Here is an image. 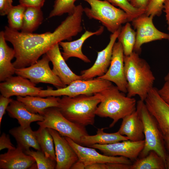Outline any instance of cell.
I'll list each match as a JSON object with an SVG mask.
<instances>
[{"instance_id": "cell-1", "label": "cell", "mask_w": 169, "mask_h": 169, "mask_svg": "<svg viewBox=\"0 0 169 169\" xmlns=\"http://www.w3.org/2000/svg\"><path fill=\"white\" fill-rule=\"evenodd\" d=\"M84 8L76 6L74 13L68 15L53 32L43 33H24L5 26L4 31L7 41L13 45L15 54L13 63L16 69L30 66L36 62L54 45L65 40L70 41L81 33Z\"/></svg>"}, {"instance_id": "cell-2", "label": "cell", "mask_w": 169, "mask_h": 169, "mask_svg": "<svg viewBox=\"0 0 169 169\" xmlns=\"http://www.w3.org/2000/svg\"><path fill=\"white\" fill-rule=\"evenodd\" d=\"M133 51L129 56H124L125 76L127 83V95L133 97L138 95L144 101L153 87L155 78L148 63Z\"/></svg>"}, {"instance_id": "cell-3", "label": "cell", "mask_w": 169, "mask_h": 169, "mask_svg": "<svg viewBox=\"0 0 169 169\" xmlns=\"http://www.w3.org/2000/svg\"><path fill=\"white\" fill-rule=\"evenodd\" d=\"M102 98L100 93L73 97L63 96L59 99L58 108L62 114L72 122L84 126L93 125L95 111Z\"/></svg>"}, {"instance_id": "cell-4", "label": "cell", "mask_w": 169, "mask_h": 169, "mask_svg": "<svg viewBox=\"0 0 169 169\" xmlns=\"http://www.w3.org/2000/svg\"><path fill=\"white\" fill-rule=\"evenodd\" d=\"M102 100L98 105L95 114L101 117H109L113 120L109 127H113L118 121L135 111L136 99L126 96L116 86L112 85L100 92Z\"/></svg>"}, {"instance_id": "cell-5", "label": "cell", "mask_w": 169, "mask_h": 169, "mask_svg": "<svg viewBox=\"0 0 169 169\" xmlns=\"http://www.w3.org/2000/svg\"><path fill=\"white\" fill-rule=\"evenodd\" d=\"M136 110L143 123L145 136L144 146L139 157L146 156L151 151H154L166 161L167 155L164 136L157 123L146 108L144 101L137 102Z\"/></svg>"}, {"instance_id": "cell-6", "label": "cell", "mask_w": 169, "mask_h": 169, "mask_svg": "<svg viewBox=\"0 0 169 169\" xmlns=\"http://www.w3.org/2000/svg\"><path fill=\"white\" fill-rule=\"evenodd\" d=\"M90 8H84V13L89 19L99 21L110 32L113 33L128 22L126 13L109 2L101 0H83Z\"/></svg>"}, {"instance_id": "cell-7", "label": "cell", "mask_w": 169, "mask_h": 169, "mask_svg": "<svg viewBox=\"0 0 169 169\" xmlns=\"http://www.w3.org/2000/svg\"><path fill=\"white\" fill-rule=\"evenodd\" d=\"M42 115L43 120L37 122L39 127L53 129L61 136L69 137L79 145L82 138L88 135L85 126L68 120L58 107H51L46 109Z\"/></svg>"}, {"instance_id": "cell-8", "label": "cell", "mask_w": 169, "mask_h": 169, "mask_svg": "<svg viewBox=\"0 0 169 169\" xmlns=\"http://www.w3.org/2000/svg\"><path fill=\"white\" fill-rule=\"evenodd\" d=\"M112 85V82L98 78L87 80L77 79L64 87L56 90L48 87L46 90H41L38 96L73 97L83 94L92 95L100 93Z\"/></svg>"}, {"instance_id": "cell-9", "label": "cell", "mask_w": 169, "mask_h": 169, "mask_svg": "<svg viewBox=\"0 0 169 169\" xmlns=\"http://www.w3.org/2000/svg\"><path fill=\"white\" fill-rule=\"evenodd\" d=\"M50 61L45 54L41 59L34 64L27 67L16 69L15 74L28 79L36 84L40 83L49 84L57 89L65 87L50 69Z\"/></svg>"}, {"instance_id": "cell-10", "label": "cell", "mask_w": 169, "mask_h": 169, "mask_svg": "<svg viewBox=\"0 0 169 169\" xmlns=\"http://www.w3.org/2000/svg\"><path fill=\"white\" fill-rule=\"evenodd\" d=\"M154 17L144 13L133 20L132 25L136 30V40L133 51L140 54L141 47L152 41L167 39L168 34L158 30L153 23Z\"/></svg>"}, {"instance_id": "cell-11", "label": "cell", "mask_w": 169, "mask_h": 169, "mask_svg": "<svg viewBox=\"0 0 169 169\" xmlns=\"http://www.w3.org/2000/svg\"><path fill=\"white\" fill-rule=\"evenodd\" d=\"M124 54L122 46L119 41L114 45L110 66L103 76L97 78L114 83L119 90L126 93L127 83L124 73Z\"/></svg>"}, {"instance_id": "cell-12", "label": "cell", "mask_w": 169, "mask_h": 169, "mask_svg": "<svg viewBox=\"0 0 169 169\" xmlns=\"http://www.w3.org/2000/svg\"><path fill=\"white\" fill-rule=\"evenodd\" d=\"M144 143V140L134 141L128 140L106 145L95 144L89 147L98 149L106 156H124L132 161L138 158Z\"/></svg>"}, {"instance_id": "cell-13", "label": "cell", "mask_w": 169, "mask_h": 169, "mask_svg": "<svg viewBox=\"0 0 169 169\" xmlns=\"http://www.w3.org/2000/svg\"><path fill=\"white\" fill-rule=\"evenodd\" d=\"M144 102L163 135L169 134V104L161 97L157 88L150 90Z\"/></svg>"}, {"instance_id": "cell-14", "label": "cell", "mask_w": 169, "mask_h": 169, "mask_svg": "<svg viewBox=\"0 0 169 169\" xmlns=\"http://www.w3.org/2000/svg\"><path fill=\"white\" fill-rule=\"evenodd\" d=\"M41 87L21 76H12L0 83L1 95L8 98L13 96H38Z\"/></svg>"}, {"instance_id": "cell-15", "label": "cell", "mask_w": 169, "mask_h": 169, "mask_svg": "<svg viewBox=\"0 0 169 169\" xmlns=\"http://www.w3.org/2000/svg\"><path fill=\"white\" fill-rule=\"evenodd\" d=\"M77 154L79 160L86 166L96 163H120L131 165L132 161L122 156H110L100 154L95 148L84 146L64 137Z\"/></svg>"}, {"instance_id": "cell-16", "label": "cell", "mask_w": 169, "mask_h": 169, "mask_svg": "<svg viewBox=\"0 0 169 169\" xmlns=\"http://www.w3.org/2000/svg\"><path fill=\"white\" fill-rule=\"evenodd\" d=\"M120 28L112 33L107 46L102 50L97 52V58L93 65L89 69L81 71V76L82 79H89L96 77H100L106 72L110 64L113 46L117 38Z\"/></svg>"}, {"instance_id": "cell-17", "label": "cell", "mask_w": 169, "mask_h": 169, "mask_svg": "<svg viewBox=\"0 0 169 169\" xmlns=\"http://www.w3.org/2000/svg\"><path fill=\"white\" fill-rule=\"evenodd\" d=\"M47 129L54 140L56 156L55 169H70L79 160L77 154L64 137L53 129Z\"/></svg>"}, {"instance_id": "cell-18", "label": "cell", "mask_w": 169, "mask_h": 169, "mask_svg": "<svg viewBox=\"0 0 169 169\" xmlns=\"http://www.w3.org/2000/svg\"><path fill=\"white\" fill-rule=\"evenodd\" d=\"M46 54L52 63L53 72L64 85H68L76 80L82 79L81 76L74 73L66 63L60 52L59 44L53 47Z\"/></svg>"}, {"instance_id": "cell-19", "label": "cell", "mask_w": 169, "mask_h": 169, "mask_svg": "<svg viewBox=\"0 0 169 169\" xmlns=\"http://www.w3.org/2000/svg\"><path fill=\"white\" fill-rule=\"evenodd\" d=\"M35 162L33 157L26 154L17 146L0 155V169H32Z\"/></svg>"}, {"instance_id": "cell-20", "label": "cell", "mask_w": 169, "mask_h": 169, "mask_svg": "<svg viewBox=\"0 0 169 169\" xmlns=\"http://www.w3.org/2000/svg\"><path fill=\"white\" fill-rule=\"evenodd\" d=\"M104 31V26H100L95 32L86 30L81 37L73 41L60 42L59 44L62 47V55L65 60H67L71 57L78 58L85 63H90V59L85 55L82 51L83 45L85 41L92 36L101 34Z\"/></svg>"}, {"instance_id": "cell-21", "label": "cell", "mask_w": 169, "mask_h": 169, "mask_svg": "<svg viewBox=\"0 0 169 169\" xmlns=\"http://www.w3.org/2000/svg\"><path fill=\"white\" fill-rule=\"evenodd\" d=\"M118 131L127 137L130 140L137 141L144 140L142 121L136 110L122 119Z\"/></svg>"}, {"instance_id": "cell-22", "label": "cell", "mask_w": 169, "mask_h": 169, "mask_svg": "<svg viewBox=\"0 0 169 169\" xmlns=\"http://www.w3.org/2000/svg\"><path fill=\"white\" fill-rule=\"evenodd\" d=\"M6 110L11 118L16 119L20 126L27 127L31 123L35 121H42L43 115L30 111L21 102L16 100L10 103Z\"/></svg>"}, {"instance_id": "cell-23", "label": "cell", "mask_w": 169, "mask_h": 169, "mask_svg": "<svg viewBox=\"0 0 169 169\" xmlns=\"http://www.w3.org/2000/svg\"><path fill=\"white\" fill-rule=\"evenodd\" d=\"M4 31L0 32V81L2 82L15 74L11 60L15 57L14 49L7 44Z\"/></svg>"}, {"instance_id": "cell-24", "label": "cell", "mask_w": 169, "mask_h": 169, "mask_svg": "<svg viewBox=\"0 0 169 169\" xmlns=\"http://www.w3.org/2000/svg\"><path fill=\"white\" fill-rule=\"evenodd\" d=\"M59 97L50 96L43 98L38 96H18L17 100L22 102L31 112L43 115L45 110L49 107L59 106Z\"/></svg>"}, {"instance_id": "cell-25", "label": "cell", "mask_w": 169, "mask_h": 169, "mask_svg": "<svg viewBox=\"0 0 169 169\" xmlns=\"http://www.w3.org/2000/svg\"><path fill=\"white\" fill-rule=\"evenodd\" d=\"M9 133L15 139L17 146L24 152L32 147L37 151H41L36 139L34 131L30 126L23 127L20 126L11 129Z\"/></svg>"}, {"instance_id": "cell-26", "label": "cell", "mask_w": 169, "mask_h": 169, "mask_svg": "<svg viewBox=\"0 0 169 169\" xmlns=\"http://www.w3.org/2000/svg\"><path fill=\"white\" fill-rule=\"evenodd\" d=\"M105 128H98L95 135L83 136L81 140L80 145L89 147L95 144L106 145L129 140L127 137L121 135L118 131L110 133L105 132L104 130Z\"/></svg>"}, {"instance_id": "cell-27", "label": "cell", "mask_w": 169, "mask_h": 169, "mask_svg": "<svg viewBox=\"0 0 169 169\" xmlns=\"http://www.w3.org/2000/svg\"><path fill=\"white\" fill-rule=\"evenodd\" d=\"M41 8L27 7L24 12L21 32L32 33L42 23L44 17Z\"/></svg>"}, {"instance_id": "cell-28", "label": "cell", "mask_w": 169, "mask_h": 169, "mask_svg": "<svg viewBox=\"0 0 169 169\" xmlns=\"http://www.w3.org/2000/svg\"><path fill=\"white\" fill-rule=\"evenodd\" d=\"M166 169V161L157 153L151 151L145 156L138 158L131 166L130 169Z\"/></svg>"}, {"instance_id": "cell-29", "label": "cell", "mask_w": 169, "mask_h": 169, "mask_svg": "<svg viewBox=\"0 0 169 169\" xmlns=\"http://www.w3.org/2000/svg\"><path fill=\"white\" fill-rule=\"evenodd\" d=\"M34 133L41 151L46 156L56 161L54 140L47 128L39 127Z\"/></svg>"}, {"instance_id": "cell-30", "label": "cell", "mask_w": 169, "mask_h": 169, "mask_svg": "<svg viewBox=\"0 0 169 169\" xmlns=\"http://www.w3.org/2000/svg\"><path fill=\"white\" fill-rule=\"evenodd\" d=\"M117 39L121 44L125 56H129L133 52L136 40V32L129 22L121 27Z\"/></svg>"}, {"instance_id": "cell-31", "label": "cell", "mask_w": 169, "mask_h": 169, "mask_svg": "<svg viewBox=\"0 0 169 169\" xmlns=\"http://www.w3.org/2000/svg\"><path fill=\"white\" fill-rule=\"evenodd\" d=\"M26 8L20 4L13 6L7 15L9 28L17 31L21 30Z\"/></svg>"}, {"instance_id": "cell-32", "label": "cell", "mask_w": 169, "mask_h": 169, "mask_svg": "<svg viewBox=\"0 0 169 169\" xmlns=\"http://www.w3.org/2000/svg\"><path fill=\"white\" fill-rule=\"evenodd\" d=\"M77 0H55L48 18L60 16L65 13L73 14L76 7L75 2Z\"/></svg>"}, {"instance_id": "cell-33", "label": "cell", "mask_w": 169, "mask_h": 169, "mask_svg": "<svg viewBox=\"0 0 169 169\" xmlns=\"http://www.w3.org/2000/svg\"><path fill=\"white\" fill-rule=\"evenodd\" d=\"M106 1L115 7H118L124 11L128 16V22L145 13V10L134 8L128 0H103Z\"/></svg>"}, {"instance_id": "cell-34", "label": "cell", "mask_w": 169, "mask_h": 169, "mask_svg": "<svg viewBox=\"0 0 169 169\" xmlns=\"http://www.w3.org/2000/svg\"><path fill=\"white\" fill-rule=\"evenodd\" d=\"M35 160L37 169H54L56 166V161L46 156L41 151H33L29 149L24 152Z\"/></svg>"}, {"instance_id": "cell-35", "label": "cell", "mask_w": 169, "mask_h": 169, "mask_svg": "<svg viewBox=\"0 0 169 169\" xmlns=\"http://www.w3.org/2000/svg\"><path fill=\"white\" fill-rule=\"evenodd\" d=\"M166 0H150L145 13L147 16L154 17L159 16L162 13L163 5Z\"/></svg>"}, {"instance_id": "cell-36", "label": "cell", "mask_w": 169, "mask_h": 169, "mask_svg": "<svg viewBox=\"0 0 169 169\" xmlns=\"http://www.w3.org/2000/svg\"><path fill=\"white\" fill-rule=\"evenodd\" d=\"M15 148L11 141L9 136L3 133L0 137V150L5 149L9 150Z\"/></svg>"}, {"instance_id": "cell-37", "label": "cell", "mask_w": 169, "mask_h": 169, "mask_svg": "<svg viewBox=\"0 0 169 169\" xmlns=\"http://www.w3.org/2000/svg\"><path fill=\"white\" fill-rule=\"evenodd\" d=\"M13 99L10 98L5 97L2 95L0 96V125L3 116L4 115L9 104Z\"/></svg>"}, {"instance_id": "cell-38", "label": "cell", "mask_w": 169, "mask_h": 169, "mask_svg": "<svg viewBox=\"0 0 169 169\" xmlns=\"http://www.w3.org/2000/svg\"><path fill=\"white\" fill-rule=\"evenodd\" d=\"M13 0H0V15H7L13 6Z\"/></svg>"}, {"instance_id": "cell-39", "label": "cell", "mask_w": 169, "mask_h": 169, "mask_svg": "<svg viewBox=\"0 0 169 169\" xmlns=\"http://www.w3.org/2000/svg\"><path fill=\"white\" fill-rule=\"evenodd\" d=\"M45 0H19V4L26 7H33L41 8Z\"/></svg>"}, {"instance_id": "cell-40", "label": "cell", "mask_w": 169, "mask_h": 169, "mask_svg": "<svg viewBox=\"0 0 169 169\" xmlns=\"http://www.w3.org/2000/svg\"><path fill=\"white\" fill-rule=\"evenodd\" d=\"M158 92L163 100L169 104V82L165 81L162 87L158 89Z\"/></svg>"}, {"instance_id": "cell-41", "label": "cell", "mask_w": 169, "mask_h": 169, "mask_svg": "<svg viewBox=\"0 0 169 169\" xmlns=\"http://www.w3.org/2000/svg\"><path fill=\"white\" fill-rule=\"evenodd\" d=\"M131 165L120 163L103 164V169H130Z\"/></svg>"}, {"instance_id": "cell-42", "label": "cell", "mask_w": 169, "mask_h": 169, "mask_svg": "<svg viewBox=\"0 0 169 169\" xmlns=\"http://www.w3.org/2000/svg\"><path fill=\"white\" fill-rule=\"evenodd\" d=\"M149 1L150 0H130V2L134 8L146 10Z\"/></svg>"}, {"instance_id": "cell-43", "label": "cell", "mask_w": 169, "mask_h": 169, "mask_svg": "<svg viewBox=\"0 0 169 169\" xmlns=\"http://www.w3.org/2000/svg\"><path fill=\"white\" fill-rule=\"evenodd\" d=\"M163 10L165 13L167 29L169 31V0H166L163 5Z\"/></svg>"}, {"instance_id": "cell-44", "label": "cell", "mask_w": 169, "mask_h": 169, "mask_svg": "<svg viewBox=\"0 0 169 169\" xmlns=\"http://www.w3.org/2000/svg\"><path fill=\"white\" fill-rule=\"evenodd\" d=\"M85 166L82 162L78 160L71 166V169H84Z\"/></svg>"}, {"instance_id": "cell-45", "label": "cell", "mask_w": 169, "mask_h": 169, "mask_svg": "<svg viewBox=\"0 0 169 169\" xmlns=\"http://www.w3.org/2000/svg\"><path fill=\"white\" fill-rule=\"evenodd\" d=\"M165 143V147L169 154V134H167L163 135Z\"/></svg>"}, {"instance_id": "cell-46", "label": "cell", "mask_w": 169, "mask_h": 169, "mask_svg": "<svg viewBox=\"0 0 169 169\" xmlns=\"http://www.w3.org/2000/svg\"><path fill=\"white\" fill-rule=\"evenodd\" d=\"M166 169H169V153H168L167 155V157L166 159Z\"/></svg>"}, {"instance_id": "cell-47", "label": "cell", "mask_w": 169, "mask_h": 169, "mask_svg": "<svg viewBox=\"0 0 169 169\" xmlns=\"http://www.w3.org/2000/svg\"><path fill=\"white\" fill-rule=\"evenodd\" d=\"M164 80L165 81L169 82V71L164 77Z\"/></svg>"}, {"instance_id": "cell-48", "label": "cell", "mask_w": 169, "mask_h": 169, "mask_svg": "<svg viewBox=\"0 0 169 169\" xmlns=\"http://www.w3.org/2000/svg\"><path fill=\"white\" fill-rule=\"evenodd\" d=\"M168 38L167 39L168 40V41H169V33H168Z\"/></svg>"}, {"instance_id": "cell-49", "label": "cell", "mask_w": 169, "mask_h": 169, "mask_svg": "<svg viewBox=\"0 0 169 169\" xmlns=\"http://www.w3.org/2000/svg\"><path fill=\"white\" fill-rule=\"evenodd\" d=\"M129 2L130 1V0H128Z\"/></svg>"}]
</instances>
